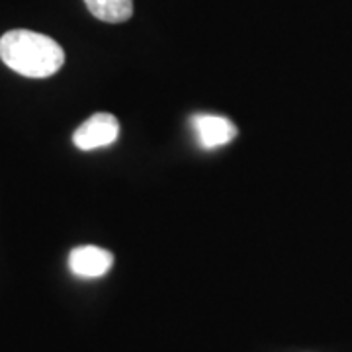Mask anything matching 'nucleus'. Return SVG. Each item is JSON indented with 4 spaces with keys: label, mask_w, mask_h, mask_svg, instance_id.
<instances>
[{
    "label": "nucleus",
    "mask_w": 352,
    "mask_h": 352,
    "mask_svg": "<svg viewBox=\"0 0 352 352\" xmlns=\"http://www.w3.org/2000/svg\"><path fill=\"white\" fill-rule=\"evenodd\" d=\"M192 127L206 149L223 147L237 138V127L223 116L200 113L192 118Z\"/></svg>",
    "instance_id": "nucleus-3"
},
{
    "label": "nucleus",
    "mask_w": 352,
    "mask_h": 352,
    "mask_svg": "<svg viewBox=\"0 0 352 352\" xmlns=\"http://www.w3.org/2000/svg\"><path fill=\"white\" fill-rule=\"evenodd\" d=\"M88 12L108 24L127 22L133 14V0H85Z\"/></svg>",
    "instance_id": "nucleus-5"
},
{
    "label": "nucleus",
    "mask_w": 352,
    "mask_h": 352,
    "mask_svg": "<svg viewBox=\"0 0 352 352\" xmlns=\"http://www.w3.org/2000/svg\"><path fill=\"white\" fill-rule=\"evenodd\" d=\"M113 264V254L106 249L85 245L76 247L69 256V268L73 274L80 278H100L104 276Z\"/></svg>",
    "instance_id": "nucleus-4"
},
{
    "label": "nucleus",
    "mask_w": 352,
    "mask_h": 352,
    "mask_svg": "<svg viewBox=\"0 0 352 352\" xmlns=\"http://www.w3.org/2000/svg\"><path fill=\"white\" fill-rule=\"evenodd\" d=\"M0 59L18 75L45 78L63 67L65 51L50 36L30 30H12L0 38Z\"/></svg>",
    "instance_id": "nucleus-1"
},
{
    "label": "nucleus",
    "mask_w": 352,
    "mask_h": 352,
    "mask_svg": "<svg viewBox=\"0 0 352 352\" xmlns=\"http://www.w3.org/2000/svg\"><path fill=\"white\" fill-rule=\"evenodd\" d=\"M120 135V124L112 113H94L90 116L73 135V143L80 151H92L108 147Z\"/></svg>",
    "instance_id": "nucleus-2"
}]
</instances>
